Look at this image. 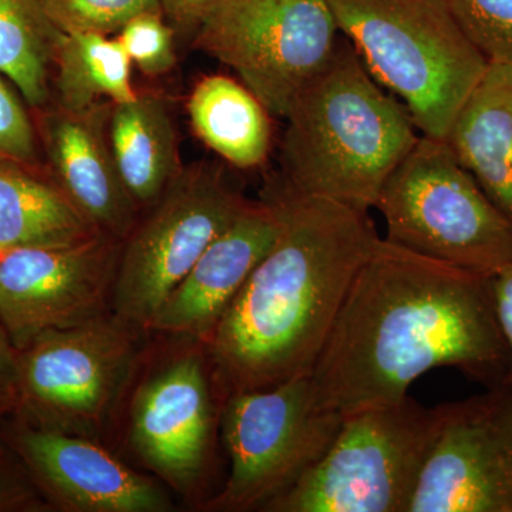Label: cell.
<instances>
[{
	"instance_id": "obj_29",
	"label": "cell",
	"mask_w": 512,
	"mask_h": 512,
	"mask_svg": "<svg viewBox=\"0 0 512 512\" xmlns=\"http://www.w3.org/2000/svg\"><path fill=\"white\" fill-rule=\"evenodd\" d=\"M161 10L177 25L198 28L218 0H158Z\"/></svg>"
},
{
	"instance_id": "obj_21",
	"label": "cell",
	"mask_w": 512,
	"mask_h": 512,
	"mask_svg": "<svg viewBox=\"0 0 512 512\" xmlns=\"http://www.w3.org/2000/svg\"><path fill=\"white\" fill-rule=\"evenodd\" d=\"M55 64L57 92L64 110H92L104 99L114 106L137 99L131 86V60L119 39L99 33H62Z\"/></svg>"
},
{
	"instance_id": "obj_27",
	"label": "cell",
	"mask_w": 512,
	"mask_h": 512,
	"mask_svg": "<svg viewBox=\"0 0 512 512\" xmlns=\"http://www.w3.org/2000/svg\"><path fill=\"white\" fill-rule=\"evenodd\" d=\"M495 315L503 332L508 353H510V372L505 380L512 382V265L491 276Z\"/></svg>"
},
{
	"instance_id": "obj_17",
	"label": "cell",
	"mask_w": 512,
	"mask_h": 512,
	"mask_svg": "<svg viewBox=\"0 0 512 512\" xmlns=\"http://www.w3.org/2000/svg\"><path fill=\"white\" fill-rule=\"evenodd\" d=\"M458 161L512 221V67L488 63L447 137Z\"/></svg>"
},
{
	"instance_id": "obj_5",
	"label": "cell",
	"mask_w": 512,
	"mask_h": 512,
	"mask_svg": "<svg viewBox=\"0 0 512 512\" xmlns=\"http://www.w3.org/2000/svg\"><path fill=\"white\" fill-rule=\"evenodd\" d=\"M441 406L413 397L348 414L322 458L268 512H409Z\"/></svg>"
},
{
	"instance_id": "obj_9",
	"label": "cell",
	"mask_w": 512,
	"mask_h": 512,
	"mask_svg": "<svg viewBox=\"0 0 512 512\" xmlns=\"http://www.w3.org/2000/svg\"><path fill=\"white\" fill-rule=\"evenodd\" d=\"M197 29L195 45L281 119L328 64L339 32L328 0H218Z\"/></svg>"
},
{
	"instance_id": "obj_1",
	"label": "cell",
	"mask_w": 512,
	"mask_h": 512,
	"mask_svg": "<svg viewBox=\"0 0 512 512\" xmlns=\"http://www.w3.org/2000/svg\"><path fill=\"white\" fill-rule=\"evenodd\" d=\"M454 367L487 387L510 372L491 276L380 238L313 365V399L348 416L400 402L420 376Z\"/></svg>"
},
{
	"instance_id": "obj_26",
	"label": "cell",
	"mask_w": 512,
	"mask_h": 512,
	"mask_svg": "<svg viewBox=\"0 0 512 512\" xmlns=\"http://www.w3.org/2000/svg\"><path fill=\"white\" fill-rule=\"evenodd\" d=\"M36 151L35 127L28 111L0 80V158L33 167Z\"/></svg>"
},
{
	"instance_id": "obj_28",
	"label": "cell",
	"mask_w": 512,
	"mask_h": 512,
	"mask_svg": "<svg viewBox=\"0 0 512 512\" xmlns=\"http://www.w3.org/2000/svg\"><path fill=\"white\" fill-rule=\"evenodd\" d=\"M19 352L0 322V402L18 400Z\"/></svg>"
},
{
	"instance_id": "obj_12",
	"label": "cell",
	"mask_w": 512,
	"mask_h": 512,
	"mask_svg": "<svg viewBox=\"0 0 512 512\" xmlns=\"http://www.w3.org/2000/svg\"><path fill=\"white\" fill-rule=\"evenodd\" d=\"M121 242L97 234L67 247L0 252V322L13 346L113 312Z\"/></svg>"
},
{
	"instance_id": "obj_2",
	"label": "cell",
	"mask_w": 512,
	"mask_h": 512,
	"mask_svg": "<svg viewBox=\"0 0 512 512\" xmlns=\"http://www.w3.org/2000/svg\"><path fill=\"white\" fill-rule=\"evenodd\" d=\"M279 234L204 343L222 404L309 375L377 235L367 212L266 184Z\"/></svg>"
},
{
	"instance_id": "obj_10",
	"label": "cell",
	"mask_w": 512,
	"mask_h": 512,
	"mask_svg": "<svg viewBox=\"0 0 512 512\" xmlns=\"http://www.w3.org/2000/svg\"><path fill=\"white\" fill-rule=\"evenodd\" d=\"M249 202L218 168L181 171L121 242L113 312L148 332L164 299Z\"/></svg>"
},
{
	"instance_id": "obj_16",
	"label": "cell",
	"mask_w": 512,
	"mask_h": 512,
	"mask_svg": "<svg viewBox=\"0 0 512 512\" xmlns=\"http://www.w3.org/2000/svg\"><path fill=\"white\" fill-rule=\"evenodd\" d=\"M47 156L57 187L100 234L123 241L137 222L138 207L121 181L94 109L49 114Z\"/></svg>"
},
{
	"instance_id": "obj_3",
	"label": "cell",
	"mask_w": 512,
	"mask_h": 512,
	"mask_svg": "<svg viewBox=\"0 0 512 512\" xmlns=\"http://www.w3.org/2000/svg\"><path fill=\"white\" fill-rule=\"evenodd\" d=\"M282 138L296 190L367 212L419 140L409 111L383 92L349 43L293 101Z\"/></svg>"
},
{
	"instance_id": "obj_13",
	"label": "cell",
	"mask_w": 512,
	"mask_h": 512,
	"mask_svg": "<svg viewBox=\"0 0 512 512\" xmlns=\"http://www.w3.org/2000/svg\"><path fill=\"white\" fill-rule=\"evenodd\" d=\"M409 512H512V382L443 403Z\"/></svg>"
},
{
	"instance_id": "obj_23",
	"label": "cell",
	"mask_w": 512,
	"mask_h": 512,
	"mask_svg": "<svg viewBox=\"0 0 512 512\" xmlns=\"http://www.w3.org/2000/svg\"><path fill=\"white\" fill-rule=\"evenodd\" d=\"M42 5L63 35H110L141 13L161 10L158 0H42Z\"/></svg>"
},
{
	"instance_id": "obj_14",
	"label": "cell",
	"mask_w": 512,
	"mask_h": 512,
	"mask_svg": "<svg viewBox=\"0 0 512 512\" xmlns=\"http://www.w3.org/2000/svg\"><path fill=\"white\" fill-rule=\"evenodd\" d=\"M16 446L49 497L70 512H168L161 481L138 473L96 439L52 429H25Z\"/></svg>"
},
{
	"instance_id": "obj_24",
	"label": "cell",
	"mask_w": 512,
	"mask_h": 512,
	"mask_svg": "<svg viewBox=\"0 0 512 512\" xmlns=\"http://www.w3.org/2000/svg\"><path fill=\"white\" fill-rule=\"evenodd\" d=\"M488 63L512 67V0H448Z\"/></svg>"
},
{
	"instance_id": "obj_18",
	"label": "cell",
	"mask_w": 512,
	"mask_h": 512,
	"mask_svg": "<svg viewBox=\"0 0 512 512\" xmlns=\"http://www.w3.org/2000/svg\"><path fill=\"white\" fill-rule=\"evenodd\" d=\"M97 234L55 183L0 158V252L67 247Z\"/></svg>"
},
{
	"instance_id": "obj_4",
	"label": "cell",
	"mask_w": 512,
	"mask_h": 512,
	"mask_svg": "<svg viewBox=\"0 0 512 512\" xmlns=\"http://www.w3.org/2000/svg\"><path fill=\"white\" fill-rule=\"evenodd\" d=\"M366 69L403 101L421 136L447 140L488 62L448 0H328Z\"/></svg>"
},
{
	"instance_id": "obj_11",
	"label": "cell",
	"mask_w": 512,
	"mask_h": 512,
	"mask_svg": "<svg viewBox=\"0 0 512 512\" xmlns=\"http://www.w3.org/2000/svg\"><path fill=\"white\" fill-rule=\"evenodd\" d=\"M177 349L148 369L128 406L134 454L154 477L185 498H202L214 466L222 400L204 343Z\"/></svg>"
},
{
	"instance_id": "obj_15",
	"label": "cell",
	"mask_w": 512,
	"mask_h": 512,
	"mask_svg": "<svg viewBox=\"0 0 512 512\" xmlns=\"http://www.w3.org/2000/svg\"><path fill=\"white\" fill-rule=\"evenodd\" d=\"M279 217L265 200L251 201L164 299L148 333L205 343L249 275L279 234Z\"/></svg>"
},
{
	"instance_id": "obj_7",
	"label": "cell",
	"mask_w": 512,
	"mask_h": 512,
	"mask_svg": "<svg viewBox=\"0 0 512 512\" xmlns=\"http://www.w3.org/2000/svg\"><path fill=\"white\" fill-rule=\"evenodd\" d=\"M343 419L316 406L309 375L232 394L222 404L220 421L231 468L202 510L264 511L318 463Z\"/></svg>"
},
{
	"instance_id": "obj_8",
	"label": "cell",
	"mask_w": 512,
	"mask_h": 512,
	"mask_svg": "<svg viewBox=\"0 0 512 512\" xmlns=\"http://www.w3.org/2000/svg\"><path fill=\"white\" fill-rule=\"evenodd\" d=\"M147 335L110 312L39 336L18 350V400L45 429L96 439L136 376Z\"/></svg>"
},
{
	"instance_id": "obj_6",
	"label": "cell",
	"mask_w": 512,
	"mask_h": 512,
	"mask_svg": "<svg viewBox=\"0 0 512 512\" xmlns=\"http://www.w3.org/2000/svg\"><path fill=\"white\" fill-rule=\"evenodd\" d=\"M376 208L394 245L485 276L512 265V221L447 141L421 136L384 184Z\"/></svg>"
},
{
	"instance_id": "obj_25",
	"label": "cell",
	"mask_w": 512,
	"mask_h": 512,
	"mask_svg": "<svg viewBox=\"0 0 512 512\" xmlns=\"http://www.w3.org/2000/svg\"><path fill=\"white\" fill-rule=\"evenodd\" d=\"M131 63L148 76L170 72L175 63L173 30L165 25L163 12H144L120 30L117 37Z\"/></svg>"
},
{
	"instance_id": "obj_30",
	"label": "cell",
	"mask_w": 512,
	"mask_h": 512,
	"mask_svg": "<svg viewBox=\"0 0 512 512\" xmlns=\"http://www.w3.org/2000/svg\"><path fill=\"white\" fill-rule=\"evenodd\" d=\"M9 500V493L6 490L5 480H3L2 473H0V507L6 504V501Z\"/></svg>"
},
{
	"instance_id": "obj_20",
	"label": "cell",
	"mask_w": 512,
	"mask_h": 512,
	"mask_svg": "<svg viewBox=\"0 0 512 512\" xmlns=\"http://www.w3.org/2000/svg\"><path fill=\"white\" fill-rule=\"evenodd\" d=\"M187 109L197 136L229 164L248 170L264 163L271 143L269 111L247 86L227 76L205 77Z\"/></svg>"
},
{
	"instance_id": "obj_22",
	"label": "cell",
	"mask_w": 512,
	"mask_h": 512,
	"mask_svg": "<svg viewBox=\"0 0 512 512\" xmlns=\"http://www.w3.org/2000/svg\"><path fill=\"white\" fill-rule=\"evenodd\" d=\"M60 36L42 0H0V74L36 109L49 99Z\"/></svg>"
},
{
	"instance_id": "obj_19",
	"label": "cell",
	"mask_w": 512,
	"mask_h": 512,
	"mask_svg": "<svg viewBox=\"0 0 512 512\" xmlns=\"http://www.w3.org/2000/svg\"><path fill=\"white\" fill-rule=\"evenodd\" d=\"M110 146L138 210L151 207L181 173L173 121L157 97L138 94L136 100L114 106Z\"/></svg>"
}]
</instances>
